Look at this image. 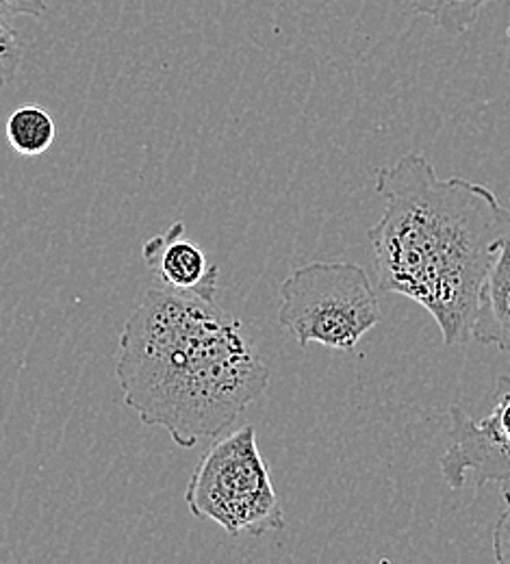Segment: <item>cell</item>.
I'll list each match as a JSON object with an SVG mask.
<instances>
[{
    "instance_id": "2",
    "label": "cell",
    "mask_w": 510,
    "mask_h": 564,
    "mask_svg": "<svg viewBox=\"0 0 510 564\" xmlns=\"http://www.w3.org/2000/svg\"><path fill=\"white\" fill-rule=\"evenodd\" d=\"M124 404L192 449L239 420L270 387V369L216 300L150 289L120 333Z\"/></svg>"
},
{
    "instance_id": "5",
    "label": "cell",
    "mask_w": 510,
    "mask_h": 564,
    "mask_svg": "<svg viewBox=\"0 0 510 564\" xmlns=\"http://www.w3.org/2000/svg\"><path fill=\"white\" fill-rule=\"evenodd\" d=\"M443 480L458 491L474 480L510 487V376H500L487 417L474 420L463 406H449V447L438 458Z\"/></svg>"
},
{
    "instance_id": "1",
    "label": "cell",
    "mask_w": 510,
    "mask_h": 564,
    "mask_svg": "<svg viewBox=\"0 0 510 564\" xmlns=\"http://www.w3.org/2000/svg\"><path fill=\"white\" fill-rule=\"evenodd\" d=\"M384 212L369 228L378 286L424 306L445 346L467 344L485 279L504 241L510 209L474 181L438 178L409 152L373 172Z\"/></svg>"
},
{
    "instance_id": "4",
    "label": "cell",
    "mask_w": 510,
    "mask_h": 564,
    "mask_svg": "<svg viewBox=\"0 0 510 564\" xmlns=\"http://www.w3.org/2000/svg\"><path fill=\"white\" fill-rule=\"evenodd\" d=\"M185 501L196 519L218 523L230 536H261L285 528L254 425L230 432L203 456L187 485Z\"/></svg>"
},
{
    "instance_id": "7",
    "label": "cell",
    "mask_w": 510,
    "mask_h": 564,
    "mask_svg": "<svg viewBox=\"0 0 510 564\" xmlns=\"http://www.w3.org/2000/svg\"><path fill=\"white\" fill-rule=\"evenodd\" d=\"M471 339L510 352V241H504L485 279Z\"/></svg>"
},
{
    "instance_id": "8",
    "label": "cell",
    "mask_w": 510,
    "mask_h": 564,
    "mask_svg": "<svg viewBox=\"0 0 510 564\" xmlns=\"http://www.w3.org/2000/svg\"><path fill=\"white\" fill-rule=\"evenodd\" d=\"M57 138L53 116L35 105L15 109L7 120V140L22 156L44 154Z\"/></svg>"
},
{
    "instance_id": "12",
    "label": "cell",
    "mask_w": 510,
    "mask_h": 564,
    "mask_svg": "<svg viewBox=\"0 0 510 564\" xmlns=\"http://www.w3.org/2000/svg\"><path fill=\"white\" fill-rule=\"evenodd\" d=\"M46 0H0V15L15 18V15H31L42 18L46 13Z\"/></svg>"
},
{
    "instance_id": "6",
    "label": "cell",
    "mask_w": 510,
    "mask_h": 564,
    "mask_svg": "<svg viewBox=\"0 0 510 564\" xmlns=\"http://www.w3.org/2000/svg\"><path fill=\"white\" fill-rule=\"evenodd\" d=\"M142 257L161 289L207 302L216 300L219 268L209 263L200 246L185 237L183 221H174L165 232L150 237Z\"/></svg>"
},
{
    "instance_id": "3",
    "label": "cell",
    "mask_w": 510,
    "mask_h": 564,
    "mask_svg": "<svg viewBox=\"0 0 510 564\" xmlns=\"http://www.w3.org/2000/svg\"><path fill=\"white\" fill-rule=\"evenodd\" d=\"M279 324L306 348L352 352L380 322L376 289L361 265L315 261L295 268L279 289Z\"/></svg>"
},
{
    "instance_id": "10",
    "label": "cell",
    "mask_w": 510,
    "mask_h": 564,
    "mask_svg": "<svg viewBox=\"0 0 510 564\" xmlns=\"http://www.w3.org/2000/svg\"><path fill=\"white\" fill-rule=\"evenodd\" d=\"M22 62V44L11 26L9 18L0 15V87H4L20 68Z\"/></svg>"
},
{
    "instance_id": "11",
    "label": "cell",
    "mask_w": 510,
    "mask_h": 564,
    "mask_svg": "<svg viewBox=\"0 0 510 564\" xmlns=\"http://www.w3.org/2000/svg\"><path fill=\"white\" fill-rule=\"evenodd\" d=\"M493 552L500 564H510V487H504V510L493 530Z\"/></svg>"
},
{
    "instance_id": "9",
    "label": "cell",
    "mask_w": 510,
    "mask_h": 564,
    "mask_svg": "<svg viewBox=\"0 0 510 564\" xmlns=\"http://www.w3.org/2000/svg\"><path fill=\"white\" fill-rule=\"evenodd\" d=\"M491 0H413L417 13L433 18V22L452 33L467 31Z\"/></svg>"
}]
</instances>
